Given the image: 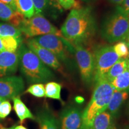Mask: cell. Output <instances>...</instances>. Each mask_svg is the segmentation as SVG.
Instances as JSON below:
<instances>
[{
    "label": "cell",
    "mask_w": 129,
    "mask_h": 129,
    "mask_svg": "<svg viewBox=\"0 0 129 129\" xmlns=\"http://www.w3.org/2000/svg\"><path fill=\"white\" fill-rule=\"evenodd\" d=\"M114 90L129 92V73L127 69L110 82Z\"/></svg>",
    "instance_id": "cell-20"
},
{
    "label": "cell",
    "mask_w": 129,
    "mask_h": 129,
    "mask_svg": "<svg viewBox=\"0 0 129 129\" xmlns=\"http://www.w3.org/2000/svg\"><path fill=\"white\" fill-rule=\"evenodd\" d=\"M108 1L111 3V4L116 5L117 6H118L123 2L124 0H108Z\"/></svg>",
    "instance_id": "cell-31"
},
{
    "label": "cell",
    "mask_w": 129,
    "mask_h": 129,
    "mask_svg": "<svg viewBox=\"0 0 129 129\" xmlns=\"http://www.w3.org/2000/svg\"><path fill=\"white\" fill-rule=\"evenodd\" d=\"M129 92L126 91H118L114 90L108 105L106 111L112 117H116L125 101L128 99Z\"/></svg>",
    "instance_id": "cell-14"
},
{
    "label": "cell",
    "mask_w": 129,
    "mask_h": 129,
    "mask_svg": "<svg viewBox=\"0 0 129 129\" xmlns=\"http://www.w3.org/2000/svg\"><path fill=\"white\" fill-rule=\"evenodd\" d=\"M13 101L14 110L20 120L21 123H22L26 119L36 120V118L34 116L28 107L22 101L20 97L17 96L13 98Z\"/></svg>",
    "instance_id": "cell-17"
},
{
    "label": "cell",
    "mask_w": 129,
    "mask_h": 129,
    "mask_svg": "<svg viewBox=\"0 0 129 129\" xmlns=\"http://www.w3.org/2000/svg\"><path fill=\"white\" fill-rule=\"evenodd\" d=\"M82 1H84V2H86V3H88V2H91V1H94V0H82Z\"/></svg>",
    "instance_id": "cell-37"
},
{
    "label": "cell",
    "mask_w": 129,
    "mask_h": 129,
    "mask_svg": "<svg viewBox=\"0 0 129 129\" xmlns=\"http://www.w3.org/2000/svg\"><path fill=\"white\" fill-rule=\"evenodd\" d=\"M19 67V56L16 52H0V78L10 76L17 71Z\"/></svg>",
    "instance_id": "cell-12"
},
{
    "label": "cell",
    "mask_w": 129,
    "mask_h": 129,
    "mask_svg": "<svg viewBox=\"0 0 129 129\" xmlns=\"http://www.w3.org/2000/svg\"><path fill=\"white\" fill-rule=\"evenodd\" d=\"M113 117L105 110L96 115L88 129H115Z\"/></svg>",
    "instance_id": "cell-16"
},
{
    "label": "cell",
    "mask_w": 129,
    "mask_h": 129,
    "mask_svg": "<svg viewBox=\"0 0 129 129\" xmlns=\"http://www.w3.org/2000/svg\"><path fill=\"white\" fill-rule=\"evenodd\" d=\"M25 44L48 67L54 70H62V66L57 57L51 51L38 44L34 38H29Z\"/></svg>",
    "instance_id": "cell-11"
},
{
    "label": "cell",
    "mask_w": 129,
    "mask_h": 129,
    "mask_svg": "<svg viewBox=\"0 0 129 129\" xmlns=\"http://www.w3.org/2000/svg\"><path fill=\"white\" fill-rule=\"evenodd\" d=\"M12 105L9 101L5 100L0 105V118L4 119L10 114Z\"/></svg>",
    "instance_id": "cell-28"
},
{
    "label": "cell",
    "mask_w": 129,
    "mask_h": 129,
    "mask_svg": "<svg viewBox=\"0 0 129 129\" xmlns=\"http://www.w3.org/2000/svg\"><path fill=\"white\" fill-rule=\"evenodd\" d=\"M13 129H28V128H26L25 127L23 126V125H17V126H16V127H13Z\"/></svg>",
    "instance_id": "cell-32"
},
{
    "label": "cell",
    "mask_w": 129,
    "mask_h": 129,
    "mask_svg": "<svg viewBox=\"0 0 129 129\" xmlns=\"http://www.w3.org/2000/svg\"><path fill=\"white\" fill-rule=\"evenodd\" d=\"M115 129H116V128H115Z\"/></svg>",
    "instance_id": "cell-42"
},
{
    "label": "cell",
    "mask_w": 129,
    "mask_h": 129,
    "mask_svg": "<svg viewBox=\"0 0 129 129\" xmlns=\"http://www.w3.org/2000/svg\"><path fill=\"white\" fill-rule=\"evenodd\" d=\"M98 29V21L92 8L76 6L68 15L60 32L73 47L77 44L84 46L94 38Z\"/></svg>",
    "instance_id": "cell-1"
},
{
    "label": "cell",
    "mask_w": 129,
    "mask_h": 129,
    "mask_svg": "<svg viewBox=\"0 0 129 129\" xmlns=\"http://www.w3.org/2000/svg\"><path fill=\"white\" fill-rule=\"evenodd\" d=\"M127 18H128V22H129V13L127 14Z\"/></svg>",
    "instance_id": "cell-39"
},
{
    "label": "cell",
    "mask_w": 129,
    "mask_h": 129,
    "mask_svg": "<svg viewBox=\"0 0 129 129\" xmlns=\"http://www.w3.org/2000/svg\"><path fill=\"white\" fill-rule=\"evenodd\" d=\"M61 85L56 82H48L45 85V96L51 99H56L63 103L61 99Z\"/></svg>",
    "instance_id": "cell-22"
},
{
    "label": "cell",
    "mask_w": 129,
    "mask_h": 129,
    "mask_svg": "<svg viewBox=\"0 0 129 129\" xmlns=\"http://www.w3.org/2000/svg\"><path fill=\"white\" fill-rule=\"evenodd\" d=\"M5 100H7V99H4V98H1V97H0V105H1V103H2L4 101H5Z\"/></svg>",
    "instance_id": "cell-36"
},
{
    "label": "cell",
    "mask_w": 129,
    "mask_h": 129,
    "mask_svg": "<svg viewBox=\"0 0 129 129\" xmlns=\"http://www.w3.org/2000/svg\"><path fill=\"white\" fill-rule=\"evenodd\" d=\"M17 53L20 71L29 83H46L54 78L51 69L25 44L20 45Z\"/></svg>",
    "instance_id": "cell-2"
},
{
    "label": "cell",
    "mask_w": 129,
    "mask_h": 129,
    "mask_svg": "<svg viewBox=\"0 0 129 129\" xmlns=\"http://www.w3.org/2000/svg\"><path fill=\"white\" fill-rule=\"evenodd\" d=\"M4 51V47H3L2 41H1V38H0V52H1V51Z\"/></svg>",
    "instance_id": "cell-33"
},
{
    "label": "cell",
    "mask_w": 129,
    "mask_h": 129,
    "mask_svg": "<svg viewBox=\"0 0 129 129\" xmlns=\"http://www.w3.org/2000/svg\"><path fill=\"white\" fill-rule=\"evenodd\" d=\"M35 8V13L41 14L44 16L47 13H50L54 9L60 10L55 6L52 0H32Z\"/></svg>",
    "instance_id": "cell-21"
},
{
    "label": "cell",
    "mask_w": 129,
    "mask_h": 129,
    "mask_svg": "<svg viewBox=\"0 0 129 129\" xmlns=\"http://www.w3.org/2000/svg\"><path fill=\"white\" fill-rule=\"evenodd\" d=\"M127 71L129 73V59H128V62H127Z\"/></svg>",
    "instance_id": "cell-38"
},
{
    "label": "cell",
    "mask_w": 129,
    "mask_h": 129,
    "mask_svg": "<svg viewBox=\"0 0 129 129\" xmlns=\"http://www.w3.org/2000/svg\"><path fill=\"white\" fill-rule=\"evenodd\" d=\"M25 17L10 6L0 1V20L9 22L10 24L18 27L20 22Z\"/></svg>",
    "instance_id": "cell-13"
},
{
    "label": "cell",
    "mask_w": 129,
    "mask_h": 129,
    "mask_svg": "<svg viewBox=\"0 0 129 129\" xmlns=\"http://www.w3.org/2000/svg\"><path fill=\"white\" fill-rule=\"evenodd\" d=\"M1 38L4 51L8 52H16L22 44V37L16 38L13 37H7Z\"/></svg>",
    "instance_id": "cell-23"
},
{
    "label": "cell",
    "mask_w": 129,
    "mask_h": 129,
    "mask_svg": "<svg viewBox=\"0 0 129 129\" xmlns=\"http://www.w3.org/2000/svg\"><path fill=\"white\" fill-rule=\"evenodd\" d=\"M16 9L25 18L29 19L35 14V8L32 0H14Z\"/></svg>",
    "instance_id": "cell-19"
},
{
    "label": "cell",
    "mask_w": 129,
    "mask_h": 129,
    "mask_svg": "<svg viewBox=\"0 0 129 129\" xmlns=\"http://www.w3.org/2000/svg\"><path fill=\"white\" fill-rule=\"evenodd\" d=\"M77 63L80 70L83 82L90 86L94 81L95 62L93 53L87 49L82 45L77 44L74 46Z\"/></svg>",
    "instance_id": "cell-8"
},
{
    "label": "cell",
    "mask_w": 129,
    "mask_h": 129,
    "mask_svg": "<svg viewBox=\"0 0 129 129\" xmlns=\"http://www.w3.org/2000/svg\"><path fill=\"white\" fill-rule=\"evenodd\" d=\"M83 111L77 105L67 106L61 112L57 120L58 129H80Z\"/></svg>",
    "instance_id": "cell-9"
},
{
    "label": "cell",
    "mask_w": 129,
    "mask_h": 129,
    "mask_svg": "<svg viewBox=\"0 0 129 129\" xmlns=\"http://www.w3.org/2000/svg\"><path fill=\"white\" fill-rule=\"evenodd\" d=\"M95 83L96 85L91 100L83 112L80 129H88L95 117L107 109L114 90L110 82L105 78Z\"/></svg>",
    "instance_id": "cell-3"
},
{
    "label": "cell",
    "mask_w": 129,
    "mask_h": 129,
    "mask_svg": "<svg viewBox=\"0 0 129 129\" xmlns=\"http://www.w3.org/2000/svg\"><path fill=\"white\" fill-rule=\"evenodd\" d=\"M25 92L37 98H43L45 96V85L42 83L34 84L26 90Z\"/></svg>",
    "instance_id": "cell-26"
},
{
    "label": "cell",
    "mask_w": 129,
    "mask_h": 129,
    "mask_svg": "<svg viewBox=\"0 0 129 129\" xmlns=\"http://www.w3.org/2000/svg\"><path fill=\"white\" fill-rule=\"evenodd\" d=\"M124 41H125V43H127V46H128V47L129 48V33H128V34L127 35V36L126 37V38H125Z\"/></svg>",
    "instance_id": "cell-34"
},
{
    "label": "cell",
    "mask_w": 129,
    "mask_h": 129,
    "mask_svg": "<svg viewBox=\"0 0 129 129\" xmlns=\"http://www.w3.org/2000/svg\"><path fill=\"white\" fill-rule=\"evenodd\" d=\"M128 33L129 22L127 16L117 7L106 15L101 23V36L109 43L124 41Z\"/></svg>",
    "instance_id": "cell-4"
},
{
    "label": "cell",
    "mask_w": 129,
    "mask_h": 129,
    "mask_svg": "<svg viewBox=\"0 0 129 129\" xmlns=\"http://www.w3.org/2000/svg\"><path fill=\"white\" fill-rule=\"evenodd\" d=\"M127 58H120L119 60L115 63L112 65V67L109 69L105 76L104 78H106L108 81L111 82L112 80L123 73L127 69Z\"/></svg>",
    "instance_id": "cell-18"
},
{
    "label": "cell",
    "mask_w": 129,
    "mask_h": 129,
    "mask_svg": "<svg viewBox=\"0 0 129 129\" xmlns=\"http://www.w3.org/2000/svg\"><path fill=\"white\" fill-rule=\"evenodd\" d=\"M0 1H3V3H5L6 4L9 5V6H10L14 10L17 11V9H16V4H15V1L14 0H0Z\"/></svg>",
    "instance_id": "cell-30"
},
{
    "label": "cell",
    "mask_w": 129,
    "mask_h": 129,
    "mask_svg": "<svg viewBox=\"0 0 129 129\" xmlns=\"http://www.w3.org/2000/svg\"><path fill=\"white\" fill-rule=\"evenodd\" d=\"M117 7L127 16L129 13V0H124L123 2Z\"/></svg>",
    "instance_id": "cell-29"
},
{
    "label": "cell",
    "mask_w": 129,
    "mask_h": 129,
    "mask_svg": "<svg viewBox=\"0 0 129 129\" xmlns=\"http://www.w3.org/2000/svg\"><path fill=\"white\" fill-rule=\"evenodd\" d=\"M0 129H13V127H12V128H6V127H4L3 126H0Z\"/></svg>",
    "instance_id": "cell-35"
},
{
    "label": "cell",
    "mask_w": 129,
    "mask_h": 129,
    "mask_svg": "<svg viewBox=\"0 0 129 129\" xmlns=\"http://www.w3.org/2000/svg\"><path fill=\"white\" fill-rule=\"evenodd\" d=\"M128 57H129V53H128Z\"/></svg>",
    "instance_id": "cell-41"
},
{
    "label": "cell",
    "mask_w": 129,
    "mask_h": 129,
    "mask_svg": "<svg viewBox=\"0 0 129 129\" xmlns=\"http://www.w3.org/2000/svg\"><path fill=\"white\" fill-rule=\"evenodd\" d=\"M28 38H35L40 35L54 34L68 41L52 23L41 14L35 13L30 18H25L17 27Z\"/></svg>",
    "instance_id": "cell-6"
},
{
    "label": "cell",
    "mask_w": 129,
    "mask_h": 129,
    "mask_svg": "<svg viewBox=\"0 0 129 129\" xmlns=\"http://www.w3.org/2000/svg\"><path fill=\"white\" fill-rule=\"evenodd\" d=\"M34 38L38 44L51 51L68 68H75V62L71 55L74 54L75 50L71 43L54 34L40 35Z\"/></svg>",
    "instance_id": "cell-5"
},
{
    "label": "cell",
    "mask_w": 129,
    "mask_h": 129,
    "mask_svg": "<svg viewBox=\"0 0 129 129\" xmlns=\"http://www.w3.org/2000/svg\"><path fill=\"white\" fill-rule=\"evenodd\" d=\"M128 115H129V103H128Z\"/></svg>",
    "instance_id": "cell-40"
},
{
    "label": "cell",
    "mask_w": 129,
    "mask_h": 129,
    "mask_svg": "<svg viewBox=\"0 0 129 129\" xmlns=\"http://www.w3.org/2000/svg\"><path fill=\"white\" fill-rule=\"evenodd\" d=\"M36 120L39 124L40 129H58L57 120L47 108L41 109L38 111Z\"/></svg>",
    "instance_id": "cell-15"
},
{
    "label": "cell",
    "mask_w": 129,
    "mask_h": 129,
    "mask_svg": "<svg viewBox=\"0 0 129 129\" xmlns=\"http://www.w3.org/2000/svg\"><path fill=\"white\" fill-rule=\"evenodd\" d=\"M93 54L95 62L94 81L96 82L105 76L109 69L120 57L114 51L113 46L109 45L97 46Z\"/></svg>",
    "instance_id": "cell-7"
},
{
    "label": "cell",
    "mask_w": 129,
    "mask_h": 129,
    "mask_svg": "<svg viewBox=\"0 0 129 129\" xmlns=\"http://www.w3.org/2000/svg\"><path fill=\"white\" fill-rule=\"evenodd\" d=\"M22 33L17 27L10 23H0V38L13 37L16 38L22 37Z\"/></svg>",
    "instance_id": "cell-24"
},
{
    "label": "cell",
    "mask_w": 129,
    "mask_h": 129,
    "mask_svg": "<svg viewBox=\"0 0 129 129\" xmlns=\"http://www.w3.org/2000/svg\"><path fill=\"white\" fill-rule=\"evenodd\" d=\"M25 88L23 78L18 76H7L0 78V97L9 99L19 96Z\"/></svg>",
    "instance_id": "cell-10"
},
{
    "label": "cell",
    "mask_w": 129,
    "mask_h": 129,
    "mask_svg": "<svg viewBox=\"0 0 129 129\" xmlns=\"http://www.w3.org/2000/svg\"><path fill=\"white\" fill-rule=\"evenodd\" d=\"M53 3L59 10H69L76 6L75 0H52Z\"/></svg>",
    "instance_id": "cell-27"
},
{
    "label": "cell",
    "mask_w": 129,
    "mask_h": 129,
    "mask_svg": "<svg viewBox=\"0 0 129 129\" xmlns=\"http://www.w3.org/2000/svg\"><path fill=\"white\" fill-rule=\"evenodd\" d=\"M113 49L120 58H127L129 48L125 41H120L113 46Z\"/></svg>",
    "instance_id": "cell-25"
}]
</instances>
